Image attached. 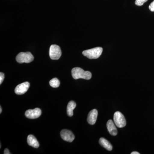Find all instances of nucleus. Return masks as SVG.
<instances>
[{
  "instance_id": "9d476101",
  "label": "nucleus",
  "mask_w": 154,
  "mask_h": 154,
  "mask_svg": "<svg viewBox=\"0 0 154 154\" xmlns=\"http://www.w3.org/2000/svg\"><path fill=\"white\" fill-rule=\"evenodd\" d=\"M107 127L108 132L111 135L116 136L117 135V130L112 120L110 119L107 121Z\"/></svg>"
},
{
  "instance_id": "9b49d317",
  "label": "nucleus",
  "mask_w": 154,
  "mask_h": 154,
  "mask_svg": "<svg viewBox=\"0 0 154 154\" xmlns=\"http://www.w3.org/2000/svg\"><path fill=\"white\" fill-rule=\"evenodd\" d=\"M27 142L28 144L31 146L37 148L39 147V144L38 143V141L36 139V138L33 135H29L27 138Z\"/></svg>"
},
{
  "instance_id": "f3484780",
  "label": "nucleus",
  "mask_w": 154,
  "mask_h": 154,
  "mask_svg": "<svg viewBox=\"0 0 154 154\" xmlns=\"http://www.w3.org/2000/svg\"><path fill=\"white\" fill-rule=\"evenodd\" d=\"M149 9L152 12H154V1L152 2L151 3L149 6Z\"/></svg>"
},
{
  "instance_id": "39448f33",
  "label": "nucleus",
  "mask_w": 154,
  "mask_h": 154,
  "mask_svg": "<svg viewBox=\"0 0 154 154\" xmlns=\"http://www.w3.org/2000/svg\"><path fill=\"white\" fill-rule=\"evenodd\" d=\"M60 47L56 45H52L49 49V56L51 59L54 60H58L61 56Z\"/></svg>"
},
{
  "instance_id": "6ab92c4d",
  "label": "nucleus",
  "mask_w": 154,
  "mask_h": 154,
  "mask_svg": "<svg viewBox=\"0 0 154 154\" xmlns=\"http://www.w3.org/2000/svg\"><path fill=\"white\" fill-rule=\"evenodd\" d=\"M131 154H140V153L137 152H133L131 153Z\"/></svg>"
},
{
  "instance_id": "aec40b11",
  "label": "nucleus",
  "mask_w": 154,
  "mask_h": 154,
  "mask_svg": "<svg viewBox=\"0 0 154 154\" xmlns=\"http://www.w3.org/2000/svg\"><path fill=\"white\" fill-rule=\"evenodd\" d=\"M2 107H0V113H2Z\"/></svg>"
},
{
  "instance_id": "0eeeda50",
  "label": "nucleus",
  "mask_w": 154,
  "mask_h": 154,
  "mask_svg": "<svg viewBox=\"0 0 154 154\" xmlns=\"http://www.w3.org/2000/svg\"><path fill=\"white\" fill-rule=\"evenodd\" d=\"M60 136L62 139L68 142H72L75 139V136L70 131L64 129L60 132Z\"/></svg>"
},
{
  "instance_id": "f257e3e1",
  "label": "nucleus",
  "mask_w": 154,
  "mask_h": 154,
  "mask_svg": "<svg viewBox=\"0 0 154 154\" xmlns=\"http://www.w3.org/2000/svg\"><path fill=\"white\" fill-rule=\"evenodd\" d=\"M72 75L73 78L75 80L79 79L90 80L92 78V74L91 72L85 71L79 67L74 68L72 70Z\"/></svg>"
},
{
  "instance_id": "f8f14e48",
  "label": "nucleus",
  "mask_w": 154,
  "mask_h": 154,
  "mask_svg": "<svg viewBox=\"0 0 154 154\" xmlns=\"http://www.w3.org/2000/svg\"><path fill=\"white\" fill-rule=\"evenodd\" d=\"M99 143L102 147L105 148L107 150L111 151L113 149L112 145L104 138L102 137L99 139Z\"/></svg>"
},
{
  "instance_id": "f03ea898",
  "label": "nucleus",
  "mask_w": 154,
  "mask_h": 154,
  "mask_svg": "<svg viewBox=\"0 0 154 154\" xmlns=\"http://www.w3.org/2000/svg\"><path fill=\"white\" fill-rule=\"evenodd\" d=\"M103 48L101 47H96L92 49L87 50L83 51V55L90 59H95L99 57L102 54Z\"/></svg>"
},
{
  "instance_id": "1a4fd4ad",
  "label": "nucleus",
  "mask_w": 154,
  "mask_h": 154,
  "mask_svg": "<svg viewBox=\"0 0 154 154\" xmlns=\"http://www.w3.org/2000/svg\"><path fill=\"white\" fill-rule=\"evenodd\" d=\"M98 116V111L96 109L91 110L88 115L87 121L89 124L93 125L95 124Z\"/></svg>"
},
{
  "instance_id": "a211bd4d",
  "label": "nucleus",
  "mask_w": 154,
  "mask_h": 154,
  "mask_svg": "<svg viewBox=\"0 0 154 154\" xmlns=\"http://www.w3.org/2000/svg\"><path fill=\"white\" fill-rule=\"evenodd\" d=\"M4 154H11L10 152V151L8 150V149H5V151H4Z\"/></svg>"
},
{
  "instance_id": "7ed1b4c3",
  "label": "nucleus",
  "mask_w": 154,
  "mask_h": 154,
  "mask_svg": "<svg viewBox=\"0 0 154 154\" xmlns=\"http://www.w3.org/2000/svg\"><path fill=\"white\" fill-rule=\"evenodd\" d=\"M34 57L30 52H21L17 55L16 60L20 63H29L33 61Z\"/></svg>"
},
{
  "instance_id": "4468645a",
  "label": "nucleus",
  "mask_w": 154,
  "mask_h": 154,
  "mask_svg": "<svg viewBox=\"0 0 154 154\" xmlns=\"http://www.w3.org/2000/svg\"><path fill=\"white\" fill-rule=\"evenodd\" d=\"M50 85L54 88H57L60 85V82L57 78H54L49 82Z\"/></svg>"
},
{
  "instance_id": "ddd939ff",
  "label": "nucleus",
  "mask_w": 154,
  "mask_h": 154,
  "mask_svg": "<svg viewBox=\"0 0 154 154\" xmlns=\"http://www.w3.org/2000/svg\"><path fill=\"white\" fill-rule=\"evenodd\" d=\"M76 106L75 102L74 101H70L67 107V113L69 116H72L73 115V110Z\"/></svg>"
},
{
  "instance_id": "423d86ee",
  "label": "nucleus",
  "mask_w": 154,
  "mask_h": 154,
  "mask_svg": "<svg viewBox=\"0 0 154 154\" xmlns=\"http://www.w3.org/2000/svg\"><path fill=\"white\" fill-rule=\"evenodd\" d=\"M30 87V83L25 82L19 84L15 89V93L17 95H22L25 94L28 91Z\"/></svg>"
},
{
  "instance_id": "20e7f679",
  "label": "nucleus",
  "mask_w": 154,
  "mask_h": 154,
  "mask_svg": "<svg viewBox=\"0 0 154 154\" xmlns=\"http://www.w3.org/2000/svg\"><path fill=\"white\" fill-rule=\"evenodd\" d=\"M113 120L116 126L119 128L124 127L126 125V120L124 115L119 111H117L114 113Z\"/></svg>"
},
{
  "instance_id": "2eb2a0df",
  "label": "nucleus",
  "mask_w": 154,
  "mask_h": 154,
  "mask_svg": "<svg viewBox=\"0 0 154 154\" xmlns=\"http://www.w3.org/2000/svg\"><path fill=\"white\" fill-rule=\"evenodd\" d=\"M148 0H136L135 5L138 6H142Z\"/></svg>"
},
{
  "instance_id": "6e6552de",
  "label": "nucleus",
  "mask_w": 154,
  "mask_h": 154,
  "mask_svg": "<svg viewBox=\"0 0 154 154\" xmlns=\"http://www.w3.org/2000/svg\"><path fill=\"white\" fill-rule=\"evenodd\" d=\"M41 113V110L39 108H36L33 110H27L25 112V116L28 118L34 119L39 117Z\"/></svg>"
},
{
  "instance_id": "dca6fc26",
  "label": "nucleus",
  "mask_w": 154,
  "mask_h": 154,
  "mask_svg": "<svg viewBox=\"0 0 154 154\" xmlns=\"http://www.w3.org/2000/svg\"><path fill=\"white\" fill-rule=\"evenodd\" d=\"M5 79V74L3 72L0 73V85L2 84Z\"/></svg>"
}]
</instances>
